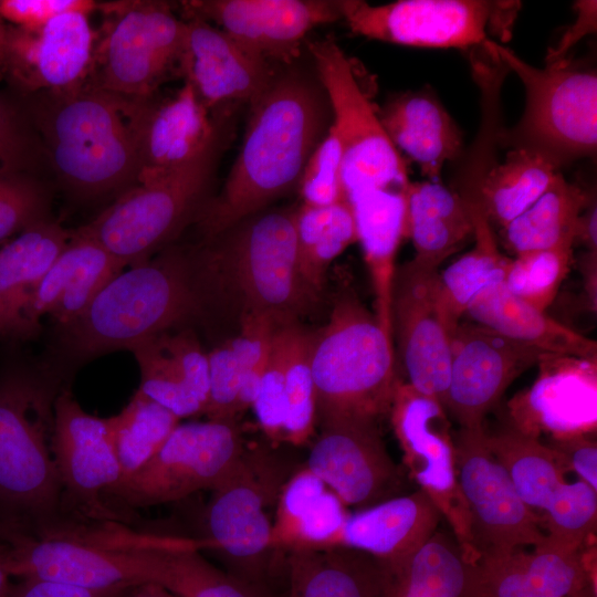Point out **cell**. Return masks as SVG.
<instances>
[{
	"mask_svg": "<svg viewBox=\"0 0 597 597\" xmlns=\"http://www.w3.org/2000/svg\"><path fill=\"white\" fill-rule=\"evenodd\" d=\"M569 597H596V589L593 587H588L585 590L578 593L577 595Z\"/></svg>",
	"mask_w": 597,
	"mask_h": 597,
	"instance_id": "63",
	"label": "cell"
},
{
	"mask_svg": "<svg viewBox=\"0 0 597 597\" xmlns=\"http://www.w3.org/2000/svg\"><path fill=\"white\" fill-rule=\"evenodd\" d=\"M276 325L269 316L245 312L240 335L231 339L242 368L239 415L253 405Z\"/></svg>",
	"mask_w": 597,
	"mask_h": 597,
	"instance_id": "51",
	"label": "cell"
},
{
	"mask_svg": "<svg viewBox=\"0 0 597 597\" xmlns=\"http://www.w3.org/2000/svg\"><path fill=\"white\" fill-rule=\"evenodd\" d=\"M297 188L303 203L329 207L347 201L343 181V147L329 126L311 155Z\"/></svg>",
	"mask_w": 597,
	"mask_h": 597,
	"instance_id": "49",
	"label": "cell"
},
{
	"mask_svg": "<svg viewBox=\"0 0 597 597\" xmlns=\"http://www.w3.org/2000/svg\"><path fill=\"white\" fill-rule=\"evenodd\" d=\"M9 551L10 544L0 543V597L6 596L12 578L9 569Z\"/></svg>",
	"mask_w": 597,
	"mask_h": 597,
	"instance_id": "60",
	"label": "cell"
},
{
	"mask_svg": "<svg viewBox=\"0 0 597 597\" xmlns=\"http://www.w3.org/2000/svg\"><path fill=\"white\" fill-rule=\"evenodd\" d=\"M377 422L343 418L320 423L303 463L344 505L363 510L401 495L404 473L389 455Z\"/></svg>",
	"mask_w": 597,
	"mask_h": 597,
	"instance_id": "19",
	"label": "cell"
},
{
	"mask_svg": "<svg viewBox=\"0 0 597 597\" xmlns=\"http://www.w3.org/2000/svg\"><path fill=\"white\" fill-rule=\"evenodd\" d=\"M285 329V386L287 416L284 441L293 446L305 444L314 434L317 423L315 386L312 374L313 333L289 322Z\"/></svg>",
	"mask_w": 597,
	"mask_h": 597,
	"instance_id": "45",
	"label": "cell"
},
{
	"mask_svg": "<svg viewBox=\"0 0 597 597\" xmlns=\"http://www.w3.org/2000/svg\"><path fill=\"white\" fill-rule=\"evenodd\" d=\"M596 220L597 209L594 200L580 214L575 237V243L582 242L588 252H597Z\"/></svg>",
	"mask_w": 597,
	"mask_h": 597,
	"instance_id": "58",
	"label": "cell"
},
{
	"mask_svg": "<svg viewBox=\"0 0 597 597\" xmlns=\"http://www.w3.org/2000/svg\"><path fill=\"white\" fill-rule=\"evenodd\" d=\"M200 306L188 258L168 249L114 276L71 323L57 327V349L72 363L128 349L175 328Z\"/></svg>",
	"mask_w": 597,
	"mask_h": 597,
	"instance_id": "3",
	"label": "cell"
},
{
	"mask_svg": "<svg viewBox=\"0 0 597 597\" xmlns=\"http://www.w3.org/2000/svg\"><path fill=\"white\" fill-rule=\"evenodd\" d=\"M300 265L308 286L317 293L331 263L357 241L356 222L349 200L295 209Z\"/></svg>",
	"mask_w": 597,
	"mask_h": 597,
	"instance_id": "42",
	"label": "cell"
},
{
	"mask_svg": "<svg viewBox=\"0 0 597 597\" xmlns=\"http://www.w3.org/2000/svg\"><path fill=\"white\" fill-rule=\"evenodd\" d=\"M19 541V536L0 521V543L14 544Z\"/></svg>",
	"mask_w": 597,
	"mask_h": 597,
	"instance_id": "62",
	"label": "cell"
},
{
	"mask_svg": "<svg viewBox=\"0 0 597 597\" xmlns=\"http://www.w3.org/2000/svg\"><path fill=\"white\" fill-rule=\"evenodd\" d=\"M593 552H563L544 546L533 552L479 561L480 597H569L588 587L593 578Z\"/></svg>",
	"mask_w": 597,
	"mask_h": 597,
	"instance_id": "28",
	"label": "cell"
},
{
	"mask_svg": "<svg viewBox=\"0 0 597 597\" xmlns=\"http://www.w3.org/2000/svg\"><path fill=\"white\" fill-rule=\"evenodd\" d=\"M566 468L597 491V444L588 433L551 437L545 443Z\"/></svg>",
	"mask_w": 597,
	"mask_h": 597,
	"instance_id": "55",
	"label": "cell"
},
{
	"mask_svg": "<svg viewBox=\"0 0 597 597\" xmlns=\"http://www.w3.org/2000/svg\"><path fill=\"white\" fill-rule=\"evenodd\" d=\"M546 354L474 322H460L452 338L443 406L461 428H483L485 415L510 384Z\"/></svg>",
	"mask_w": 597,
	"mask_h": 597,
	"instance_id": "20",
	"label": "cell"
},
{
	"mask_svg": "<svg viewBox=\"0 0 597 597\" xmlns=\"http://www.w3.org/2000/svg\"><path fill=\"white\" fill-rule=\"evenodd\" d=\"M71 235V230L45 218L0 249V336L28 335L29 301Z\"/></svg>",
	"mask_w": 597,
	"mask_h": 597,
	"instance_id": "32",
	"label": "cell"
},
{
	"mask_svg": "<svg viewBox=\"0 0 597 597\" xmlns=\"http://www.w3.org/2000/svg\"><path fill=\"white\" fill-rule=\"evenodd\" d=\"M308 51L332 108L331 127L342 143L347 198L405 187L410 181L406 160L387 136L343 50L334 40L323 39L310 42Z\"/></svg>",
	"mask_w": 597,
	"mask_h": 597,
	"instance_id": "14",
	"label": "cell"
},
{
	"mask_svg": "<svg viewBox=\"0 0 597 597\" xmlns=\"http://www.w3.org/2000/svg\"><path fill=\"white\" fill-rule=\"evenodd\" d=\"M130 588L94 589L52 579L24 577L11 580L4 597H124Z\"/></svg>",
	"mask_w": 597,
	"mask_h": 597,
	"instance_id": "56",
	"label": "cell"
},
{
	"mask_svg": "<svg viewBox=\"0 0 597 597\" xmlns=\"http://www.w3.org/2000/svg\"><path fill=\"white\" fill-rule=\"evenodd\" d=\"M219 146L218 140L196 160L172 174L132 186L81 229L124 268L150 259L197 217L206 201Z\"/></svg>",
	"mask_w": 597,
	"mask_h": 597,
	"instance_id": "11",
	"label": "cell"
},
{
	"mask_svg": "<svg viewBox=\"0 0 597 597\" xmlns=\"http://www.w3.org/2000/svg\"><path fill=\"white\" fill-rule=\"evenodd\" d=\"M491 453L530 509L545 510L565 483L564 465L536 437L515 427L485 437Z\"/></svg>",
	"mask_w": 597,
	"mask_h": 597,
	"instance_id": "40",
	"label": "cell"
},
{
	"mask_svg": "<svg viewBox=\"0 0 597 597\" xmlns=\"http://www.w3.org/2000/svg\"><path fill=\"white\" fill-rule=\"evenodd\" d=\"M124 597H178L164 586L156 583H145L132 587Z\"/></svg>",
	"mask_w": 597,
	"mask_h": 597,
	"instance_id": "59",
	"label": "cell"
},
{
	"mask_svg": "<svg viewBox=\"0 0 597 597\" xmlns=\"http://www.w3.org/2000/svg\"><path fill=\"white\" fill-rule=\"evenodd\" d=\"M465 314L512 341L548 354L597 359V344L511 294L503 282L493 283L469 304Z\"/></svg>",
	"mask_w": 597,
	"mask_h": 597,
	"instance_id": "35",
	"label": "cell"
},
{
	"mask_svg": "<svg viewBox=\"0 0 597 597\" xmlns=\"http://www.w3.org/2000/svg\"><path fill=\"white\" fill-rule=\"evenodd\" d=\"M576 19L563 33L558 43L548 49L545 61L546 65L557 64L565 61L566 53L582 38L594 33L597 27V3L591 0L576 1Z\"/></svg>",
	"mask_w": 597,
	"mask_h": 597,
	"instance_id": "57",
	"label": "cell"
},
{
	"mask_svg": "<svg viewBox=\"0 0 597 597\" xmlns=\"http://www.w3.org/2000/svg\"><path fill=\"white\" fill-rule=\"evenodd\" d=\"M33 157V143L18 112L0 96V170L22 172Z\"/></svg>",
	"mask_w": 597,
	"mask_h": 597,
	"instance_id": "54",
	"label": "cell"
},
{
	"mask_svg": "<svg viewBox=\"0 0 597 597\" xmlns=\"http://www.w3.org/2000/svg\"><path fill=\"white\" fill-rule=\"evenodd\" d=\"M108 420L121 480L148 462L180 423L176 415L138 389L122 411Z\"/></svg>",
	"mask_w": 597,
	"mask_h": 597,
	"instance_id": "43",
	"label": "cell"
},
{
	"mask_svg": "<svg viewBox=\"0 0 597 597\" xmlns=\"http://www.w3.org/2000/svg\"><path fill=\"white\" fill-rule=\"evenodd\" d=\"M446 411L439 400L407 381H396L388 415L409 476L432 499L460 545L479 561L457 480L453 434Z\"/></svg>",
	"mask_w": 597,
	"mask_h": 597,
	"instance_id": "17",
	"label": "cell"
},
{
	"mask_svg": "<svg viewBox=\"0 0 597 597\" xmlns=\"http://www.w3.org/2000/svg\"><path fill=\"white\" fill-rule=\"evenodd\" d=\"M103 24L96 32L87 85L128 98L156 93L178 70L186 21L165 1L98 2Z\"/></svg>",
	"mask_w": 597,
	"mask_h": 597,
	"instance_id": "9",
	"label": "cell"
},
{
	"mask_svg": "<svg viewBox=\"0 0 597 597\" xmlns=\"http://www.w3.org/2000/svg\"><path fill=\"white\" fill-rule=\"evenodd\" d=\"M558 172L559 167L542 153L509 149L504 161L489 171L467 207L471 216L480 214L492 228L503 229L545 192Z\"/></svg>",
	"mask_w": 597,
	"mask_h": 597,
	"instance_id": "38",
	"label": "cell"
},
{
	"mask_svg": "<svg viewBox=\"0 0 597 597\" xmlns=\"http://www.w3.org/2000/svg\"><path fill=\"white\" fill-rule=\"evenodd\" d=\"M179 73L211 111L228 102L253 103L274 78L265 60L212 23L187 18Z\"/></svg>",
	"mask_w": 597,
	"mask_h": 597,
	"instance_id": "24",
	"label": "cell"
},
{
	"mask_svg": "<svg viewBox=\"0 0 597 597\" xmlns=\"http://www.w3.org/2000/svg\"><path fill=\"white\" fill-rule=\"evenodd\" d=\"M126 100L138 159L137 184L186 167L220 139L210 111L186 82L166 98L155 93Z\"/></svg>",
	"mask_w": 597,
	"mask_h": 597,
	"instance_id": "23",
	"label": "cell"
},
{
	"mask_svg": "<svg viewBox=\"0 0 597 597\" xmlns=\"http://www.w3.org/2000/svg\"><path fill=\"white\" fill-rule=\"evenodd\" d=\"M65 375L11 364L0 371V521L19 538L72 532L52 449L54 402Z\"/></svg>",
	"mask_w": 597,
	"mask_h": 597,
	"instance_id": "2",
	"label": "cell"
},
{
	"mask_svg": "<svg viewBox=\"0 0 597 597\" xmlns=\"http://www.w3.org/2000/svg\"><path fill=\"white\" fill-rule=\"evenodd\" d=\"M49 198L34 179L0 170V243L29 226L49 218Z\"/></svg>",
	"mask_w": 597,
	"mask_h": 597,
	"instance_id": "50",
	"label": "cell"
},
{
	"mask_svg": "<svg viewBox=\"0 0 597 597\" xmlns=\"http://www.w3.org/2000/svg\"><path fill=\"white\" fill-rule=\"evenodd\" d=\"M442 519L432 499L418 489L348 514L331 548L349 547L395 564L423 545Z\"/></svg>",
	"mask_w": 597,
	"mask_h": 597,
	"instance_id": "29",
	"label": "cell"
},
{
	"mask_svg": "<svg viewBox=\"0 0 597 597\" xmlns=\"http://www.w3.org/2000/svg\"><path fill=\"white\" fill-rule=\"evenodd\" d=\"M209 394L205 416L213 420H237L242 368L229 339L208 353Z\"/></svg>",
	"mask_w": 597,
	"mask_h": 597,
	"instance_id": "52",
	"label": "cell"
},
{
	"mask_svg": "<svg viewBox=\"0 0 597 597\" xmlns=\"http://www.w3.org/2000/svg\"><path fill=\"white\" fill-rule=\"evenodd\" d=\"M472 219L474 245L438 275L441 305L455 328L476 294L503 281L511 260L499 250L489 221L482 216Z\"/></svg>",
	"mask_w": 597,
	"mask_h": 597,
	"instance_id": "41",
	"label": "cell"
},
{
	"mask_svg": "<svg viewBox=\"0 0 597 597\" xmlns=\"http://www.w3.org/2000/svg\"><path fill=\"white\" fill-rule=\"evenodd\" d=\"M8 23L0 15V80L4 77Z\"/></svg>",
	"mask_w": 597,
	"mask_h": 597,
	"instance_id": "61",
	"label": "cell"
},
{
	"mask_svg": "<svg viewBox=\"0 0 597 597\" xmlns=\"http://www.w3.org/2000/svg\"><path fill=\"white\" fill-rule=\"evenodd\" d=\"M125 268L81 228L72 235L33 292L24 313L28 335L44 315L57 327L74 321Z\"/></svg>",
	"mask_w": 597,
	"mask_h": 597,
	"instance_id": "26",
	"label": "cell"
},
{
	"mask_svg": "<svg viewBox=\"0 0 597 597\" xmlns=\"http://www.w3.org/2000/svg\"><path fill=\"white\" fill-rule=\"evenodd\" d=\"M181 6L187 18L213 22L269 63H291L311 30L342 19L341 1L328 0H192Z\"/></svg>",
	"mask_w": 597,
	"mask_h": 597,
	"instance_id": "21",
	"label": "cell"
},
{
	"mask_svg": "<svg viewBox=\"0 0 597 597\" xmlns=\"http://www.w3.org/2000/svg\"><path fill=\"white\" fill-rule=\"evenodd\" d=\"M500 59L524 84L525 107L520 122L504 128L502 147L542 153L559 168L591 156L597 145V75L565 60L535 67L510 48L493 41Z\"/></svg>",
	"mask_w": 597,
	"mask_h": 597,
	"instance_id": "8",
	"label": "cell"
},
{
	"mask_svg": "<svg viewBox=\"0 0 597 597\" xmlns=\"http://www.w3.org/2000/svg\"><path fill=\"white\" fill-rule=\"evenodd\" d=\"M573 248H556L515 255L510 260L503 284L525 303L545 311L565 280Z\"/></svg>",
	"mask_w": 597,
	"mask_h": 597,
	"instance_id": "47",
	"label": "cell"
},
{
	"mask_svg": "<svg viewBox=\"0 0 597 597\" xmlns=\"http://www.w3.org/2000/svg\"><path fill=\"white\" fill-rule=\"evenodd\" d=\"M222 247L208 256V270H223L238 287L245 312L294 322L316 293L298 258L295 210H274L241 221Z\"/></svg>",
	"mask_w": 597,
	"mask_h": 597,
	"instance_id": "10",
	"label": "cell"
},
{
	"mask_svg": "<svg viewBox=\"0 0 597 597\" xmlns=\"http://www.w3.org/2000/svg\"><path fill=\"white\" fill-rule=\"evenodd\" d=\"M52 449L62 510L72 524L126 522L103 499L122 478L109 420L86 412L67 386L54 402Z\"/></svg>",
	"mask_w": 597,
	"mask_h": 597,
	"instance_id": "16",
	"label": "cell"
},
{
	"mask_svg": "<svg viewBox=\"0 0 597 597\" xmlns=\"http://www.w3.org/2000/svg\"><path fill=\"white\" fill-rule=\"evenodd\" d=\"M348 514L341 500L302 463L281 490L272 548L284 558L292 551L331 548Z\"/></svg>",
	"mask_w": 597,
	"mask_h": 597,
	"instance_id": "33",
	"label": "cell"
},
{
	"mask_svg": "<svg viewBox=\"0 0 597 597\" xmlns=\"http://www.w3.org/2000/svg\"><path fill=\"white\" fill-rule=\"evenodd\" d=\"M320 93L305 75L292 71L274 76L250 104L238 158L219 195L206 200L196 217L208 238L221 235L297 187L326 134Z\"/></svg>",
	"mask_w": 597,
	"mask_h": 597,
	"instance_id": "1",
	"label": "cell"
},
{
	"mask_svg": "<svg viewBox=\"0 0 597 597\" xmlns=\"http://www.w3.org/2000/svg\"><path fill=\"white\" fill-rule=\"evenodd\" d=\"M486 432L453 434L457 480L470 515L472 547L479 561L544 542L538 516L520 498L485 442Z\"/></svg>",
	"mask_w": 597,
	"mask_h": 597,
	"instance_id": "15",
	"label": "cell"
},
{
	"mask_svg": "<svg viewBox=\"0 0 597 597\" xmlns=\"http://www.w3.org/2000/svg\"><path fill=\"white\" fill-rule=\"evenodd\" d=\"M244 446L237 420L179 423L148 462L108 489L103 499L127 522L128 511L176 503L214 489Z\"/></svg>",
	"mask_w": 597,
	"mask_h": 597,
	"instance_id": "12",
	"label": "cell"
},
{
	"mask_svg": "<svg viewBox=\"0 0 597 597\" xmlns=\"http://www.w3.org/2000/svg\"><path fill=\"white\" fill-rule=\"evenodd\" d=\"M405 238L415 260L438 269L474 239L472 216L462 199L439 181H409L406 187Z\"/></svg>",
	"mask_w": 597,
	"mask_h": 597,
	"instance_id": "37",
	"label": "cell"
},
{
	"mask_svg": "<svg viewBox=\"0 0 597 597\" xmlns=\"http://www.w3.org/2000/svg\"><path fill=\"white\" fill-rule=\"evenodd\" d=\"M547 534L538 546L579 552L596 532L597 491L583 480L564 483L545 507Z\"/></svg>",
	"mask_w": 597,
	"mask_h": 597,
	"instance_id": "46",
	"label": "cell"
},
{
	"mask_svg": "<svg viewBox=\"0 0 597 597\" xmlns=\"http://www.w3.org/2000/svg\"><path fill=\"white\" fill-rule=\"evenodd\" d=\"M166 534L132 530L119 522L10 544L11 577H38L94 589L159 584Z\"/></svg>",
	"mask_w": 597,
	"mask_h": 597,
	"instance_id": "7",
	"label": "cell"
},
{
	"mask_svg": "<svg viewBox=\"0 0 597 597\" xmlns=\"http://www.w3.org/2000/svg\"><path fill=\"white\" fill-rule=\"evenodd\" d=\"M311 365L318 423L378 421L389 412L398 380L392 336L354 294H343L327 324L313 333Z\"/></svg>",
	"mask_w": 597,
	"mask_h": 597,
	"instance_id": "6",
	"label": "cell"
},
{
	"mask_svg": "<svg viewBox=\"0 0 597 597\" xmlns=\"http://www.w3.org/2000/svg\"><path fill=\"white\" fill-rule=\"evenodd\" d=\"M130 352L140 370L138 390L179 419L205 413L209 394L208 353L191 331H165Z\"/></svg>",
	"mask_w": 597,
	"mask_h": 597,
	"instance_id": "27",
	"label": "cell"
},
{
	"mask_svg": "<svg viewBox=\"0 0 597 597\" xmlns=\"http://www.w3.org/2000/svg\"><path fill=\"white\" fill-rule=\"evenodd\" d=\"M284 324H277L273 332L266 364L251 407L272 443L284 441L287 416Z\"/></svg>",
	"mask_w": 597,
	"mask_h": 597,
	"instance_id": "48",
	"label": "cell"
},
{
	"mask_svg": "<svg viewBox=\"0 0 597 597\" xmlns=\"http://www.w3.org/2000/svg\"><path fill=\"white\" fill-rule=\"evenodd\" d=\"M594 200L590 192L558 172L533 205L501 229L504 247L514 256L573 248L578 219Z\"/></svg>",
	"mask_w": 597,
	"mask_h": 597,
	"instance_id": "39",
	"label": "cell"
},
{
	"mask_svg": "<svg viewBox=\"0 0 597 597\" xmlns=\"http://www.w3.org/2000/svg\"><path fill=\"white\" fill-rule=\"evenodd\" d=\"M407 185L368 190L348 199L375 295L374 314L391 336V292L396 256L405 238Z\"/></svg>",
	"mask_w": 597,
	"mask_h": 597,
	"instance_id": "31",
	"label": "cell"
},
{
	"mask_svg": "<svg viewBox=\"0 0 597 597\" xmlns=\"http://www.w3.org/2000/svg\"><path fill=\"white\" fill-rule=\"evenodd\" d=\"M520 2L485 0H398L373 6L341 0L342 19L355 34L417 48L469 50L492 32L511 31Z\"/></svg>",
	"mask_w": 597,
	"mask_h": 597,
	"instance_id": "13",
	"label": "cell"
},
{
	"mask_svg": "<svg viewBox=\"0 0 597 597\" xmlns=\"http://www.w3.org/2000/svg\"><path fill=\"white\" fill-rule=\"evenodd\" d=\"M33 121L59 178L82 196L137 184L138 159L127 100L84 84L36 94Z\"/></svg>",
	"mask_w": 597,
	"mask_h": 597,
	"instance_id": "4",
	"label": "cell"
},
{
	"mask_svg": "<svg viewBox=\"0 0 597 597\" xmlns=\"http://www.w3.org/2000/svg\"><path fill=\"white\" fill-rule=\"evenodd\" d=\"M385 566L386 597H480L479 561L452 532L437 531L408 557Z\"/></svg>",
	"mask_w": 597,
	"mask_h": 597,
	"instance_id": "36",
	"label": "cell"
},
{
	"mask_svg": "<svg viewBox=\"0 0 597 597\" xmlns=\"http://www.w3.org/2000/svg\"><path fill=\"white\" fill-rule=\"evenodd\" d=\"M169 536L159 585L178 597H262L245 582L210 564L192 537Z\"/></svg>",
	"mask_w": 597,
	"mask_h": 597,
	"instance_id": "44",
	"label": "cell"
},
{
	"mask_svg": "<svg viewBox=\"0 0 597 597\" xmlns=\"http://www.w3.org/2000/svg\"><path fill=\"white\" fill-rule=\"evenodd\" d=\"M438 275V269L413 258L396 269L391 325L407 383L443 405L457 328L441 305Z\"/></svg>",
	"mask_w": 597,
	"mask_h": 597,
	"instance_id": "18",
	"label": "cell"
},
{
	"mask_svg": "<svg viewBox=\"0 0 597 597\" xmlns=\"http://www.w3.org/2000/svg\"><path fill=\"white\" fill-rule=\"evenodd\" d=\"M298 468L272 444L244 446L211 490L203 535L193 538L200 549L219 554L234 570L232 575L256 590L265 578L284 573L285 558L271 545L272 527L281 490Z\"/></svg>",
	"mask_w": 597,
	"mask_h": 597,
	"instance_id": "5",
	"label": "cell"
},
{
	"mask_svg": "<svg viewBox=\"0 0 597 597\" xmlns=\"http://www.w3.org/2000/svg\"><path fill=\"white\" fill-rule=\"evenodd\" d=\"M532 387L512 407L516 429L537 438L596 429L597 359L546 354Z\"/></svg>",
	"mask_w": 597,
	"mask_h": 597,
	"instance_id": "25",
	"label": "cell"
},
{
	"mask_svg": "<svg viewBox=\"0 0 597 597\" xmlns=\"http://www.w3.org/2000/svg\"><path fill=\"white\" fill-rule=\"evenodd\" d=\"M88 15L70 11L36 28L8 24L4 77L28 94L82 87L92 71L96 43Z\"/></svg>",
	"mask_w": 597,
	"mask_h": 597,
	"instance_id": "22",
	"label": "cell"
},
{
	"mask_svg": "<svg viewBox=\"0 0 597 597\" xmlns=\"http://www.w3.org/2000/svg\"><path fill=\"white\" fill-rule=\"evenodd\" d=\"M286 597H386L385 563L349 547L292 551Z\"/></svg>",
	"mask_w": 597,
	"mask_h": 597,
	"instance_id": "34",
	"label": "cell"
},
{
	"mask_svg": "<svg viewBox=\"0 0 597 597\" xmlns=\"http://www.w3.org/2000/svg\"><path fill=\"white\" fill-rule=\"evenodd\" d=\"M97 6L92 0H0V15L11 25L36 28L65 12L91 13Z\"/></svg>",
	"mask_w": 597,
	"mask_h": 597,
	"instance_id": "53",
	"label": "cell"
},
{
	"mask_svg": "<svg viewBox=\"0 0 597 597\" xmlns=\"http://www.w3.org/2000/svg\"><path fill=\"white\" fill-rule=\"evenodd\" d=\"M378 117L400 155L415 161L431 181L464 151L461 129L437 96L425 88L397 95Z\"/></svg>",
	"mask_w": 597,
	"mask_h": 597,
	"instance_id": "30",
	"label": "cell"
}]
</instances>
